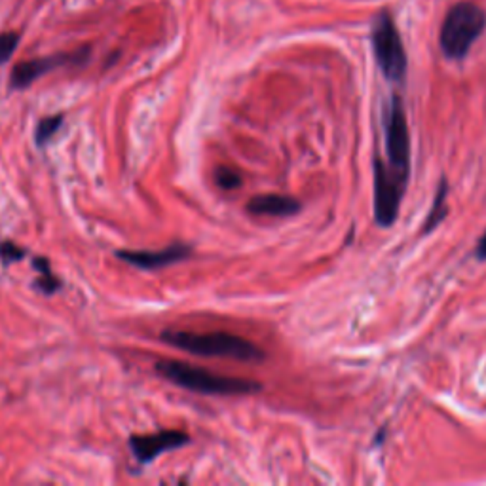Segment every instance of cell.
Instances as JSON below:
<instances>
[{"label": "cell", "mask_w": 486, "mask_h": 486, "mask_svg": "<svg viewBox=\"0 0 486 486\" xmlns=\"http://www.w3.org/2000/svg\"><path fill=\"white\" fill-rule=\"evenodd\" d=\"M215 182L219 184L220 189L234 190L242 184V175L237 171L230 170V167H219L215 171Z\"/></svg>", "instance_id": "14"}, {"label": "cell", "mask_w": 486, "mask_h": 486, "mask_svg": "<svg viewBox=\"0 0 486 486\" xmlns=\"http://www.w3.org/2000/svg\"><path fill=\"white\" fill-rule=\"evenodd\" d=\"M407 181L389 170L382 160H374V217L377 223L388 228L397 220Z\"/></svg>", "instance_id": "6"}, {"label": "cell", "mask_w": 486, "mask_h": 486, "mask_svg": "<svg viewBox=\"0 0 486 486\" xmlns=\"http://www.w3.org/2000/svg\"><path fill=\"white\" fill-rule=\"evenodd\" d=\"M189 443V435L184 432H177V429H165V432L150 433V435H134L129 439L131 452L141 463L152 462L167 450L181 449Z\"/></svg>", "instance_id": "8"}, {"label": "cell", "mask_w": 486, "mask_h": 486, "mask_svg": "<svg viewBox=\"0 0 486 486\" xmlns=\"http://www.w3.org/2000/svg\"><path fill=\"white\" fill-rule=\"evenodd\" d=\"M162 340L182 352L201 357H228L236 361H262L264 353L253 342L228 333H186V331H164Z\"/></svg>", "instance_id": "1"}, {"label": "cell", "mask_w": 486, "mask_h": 486, "mask_svg": "<svg viewBox=\"0 0 486 486\" xmlns=\"http://www.w3.org/2000/svg\"><path fill=\"white\" fill-rule=\"evenodd\" d=\"M190 253H192V249L189 245L175 243V245L160 251H118L116 255L124 262L134 264L141 270H158V268L170 266V264L189 259Z\"/></svg>", "instance_id": "9"}, {"label": "cell", "mask_w": 486, "mask_h": 486, "mask_svg": "<svg viewBox=\"0 0 486 486\" xmlns=\"http://www.w3.org/2000/svg\"><path fill=\"white\" fill-rule=\"evenodd\" d=\"M19 44V35L18 32H2L0 35V65H4L12 54L16 52Z\"/></svg>", "instance_id": "15"}, {"label": "cell", "mask_w": 486, "mask_h": 486, "mask_svg": "<svg viewBox=\"0 0 486 486\" xmlns=\"http://www.w3.org/2000/svg\"><path fill=\"white\" fill-rule=\"evenodd\" d=\"M446 217V181H441L437 189V194H435V200H433V206L429 209V215H427V220L424 223V232H432L437 225H441V220Z\"/></svg>", "instance_id": "11"}, {"label": "cell", "mask_w": 486, "mask_h": 486, "mask_svg": "<svg viewBox=\"0 0 486 486\" xmlns=\"http://www.w3.org/2000/svg\"><path fill=\"white\" fill-rule=\"evenodd\" d=\"M35 266L40 268V273H42V278L37 281V287L38 291L42 292H55L57 291V287H59V281L55 280L54 273L49 272V266L48 262L44 261V259H38V261H35Z\"/></svg>", "instance_id": "13"}, {"label": "cell", "mask_w": 486, "mask_h": 486, "mask_svg": "<svg viewBox=\"0 0 486 486\" xmlns=\"http://www.w3.org/2000/svg\"><path fill=\"white\" fill-rule=\"evenodd\" d=\"M475 256L479 259V261H486V232L482 234V237L479 239V243H477V249H475Z\"/></svg>", "instance_id": "17"}, {"label": "cell", "mask_w": 486, "mask_h": 486, "mask_svg": "<svg viewBox=\"0 0 486 486\" xmlns=\"http://www.w3.org/2000/svg\"><path fill=\"white\" fill-rule=\"evenodd\" d=\"M384 143L388 167L408 182L410 175V137L401 99L393 95L384 109Z\"/></svg>", "instance_id": "4"}, {"label": "cell", "mask_w": 486, "mask_h": 486, "mask_svg": "<svg viewBox=\"0 0 486 486\" xmlns=\"http://www.w3.org/2000/svg\"><path fill=\"white\" fill-rule=\"evenodd\" d=\"M372 48L382 74L391 82H401L407 74V54L399 30L389 13H380L372 27Z\"/></svg>", "instance_id": "5"}, {"label": "cell", "mask_w": 486, "mask_h": 486, "mask_svg": "<svg viewBox=\"0 0 486 486\" xmlns=\"http://www.w3.org/2000/svg\"><path fill=\"white\" fill-rule=\"evenodd\" d=\"M88 55V49H80L78 54H61V55H52V57H40V59L25 61V63H19L16 65V69L12 71V76H10V88L12 90H23V88H29L32 82L40 76H44L49 71L61 67V65H67V63H82Z\"/></svg>", "instance_id": "7"}, {"label": "cell", "mask_w": 486, "mask_h": 486, "mask_svg": "<svg viewBox=\"0 0 486 486\" xmlns=\"http://www.w3.org/2000/svg\"><path fill=\"white\" fill-rule=\"evenodd\" d=\"M25 256V249H19V247H16L12 242H2L0 243V259H4V261H21Z\"/></svg>", "instance_id": "16"}, {"label": "cell", "mask_w": 486, "mask_h": 486, "mask_svg": "<svg viewBox=\"0 0 486 486\" xmlns=\"http://www.w3.org/2000/svg\"><path fill=\"white\" fill-rule=\"evenodd\" d=\"M486 16L471 2H460L449 10L441 27L439 44L449 59H463L475 40L482 35Z\"/></svg>", "instance_id": "3"}, {"label": "cell", "mask_w": 486, "mask_h": 486, "mask_svg": "<svg viewBox=\"0 0 486 486\" xmlns=\"http://www.w3.org/2000/svg\"><path fill=\"white\" fill-rule=\"evenodd\" d=\"M156 372L175 386L206 395H247L261 389V384L243 380V378L220 377L211 371L194 367V364L181 363L164 359L156 363Z\"/></svg>", "instance_id": "2"}, {"label": "cell", "mask_w": 486, "mask_h": 486, "mask_svg": "<svg viewBox=\"0 0 486 486\" xmlns=\"http://www.w3.org/2000/svg\"><path fill=\"white\" fill-rule=\"evenodd\" d=\"M61 122H63V116L61 114L48 116V118L40 120V124H38V128H37V143L38 145H46V143H48V141L54 137L55 131L61 128Z\"/></svg>", "instance_id": "12"}, {"label": "cell", "mask_w": 486, "mask_h": 486, "mask_svg": "<svg viewBox=\"0 0 486 486\" xmlns=\"http://www.w3.org/2000/svg\"><path fill=\"white\" fill-rule=\"evenodd\" d=\"M300 201L291 196L280 194H262L255 196L247 203V211L253 215H266V217H291L300 211Z\"/></svg>", "instance_id": "10"}]
</instances>
